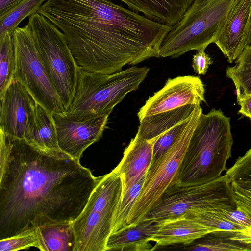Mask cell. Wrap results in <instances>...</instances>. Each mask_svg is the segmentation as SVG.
I'll list each match as a JSON object with an SVG mask.
<instances>
[{
  "label": "cell",
  "mask_w": 251,
  "mask_h": 251,
  "mask_svg": "<svg viewBox=\"0 0 251 251\" xmlns=\"http://www.w3.org/2000/svg\"><path fill=\"white\" fill-rule=\"evenodd\" d=\"M101 177L63 151L35 148L0 130V240L73 222Z\"/></svg>",
  "instance_id": "obj_1"
},
{
  "label": "cell",
  "mask_w": 251,
  "mask_h": 251,
  "mask_svg": "<svg viewBox=\"0 0 251 251\" xmlns=\"http://www.w3.org/2000/svg\"><path fill=\"white\" fill-rule=\"evenodd\" d=\"M37 12L63 33L80 69L102 74L160 57L172 26L109 0H47Z\"/></svg>",
  "instance_id": "obj_2"
},
{
  "label": "cell",
  "mask_w": 251,
  "mask_h": 251,
  "mask_svg": "<svg viewBox=\"0 0 251 251\" xmlns=\"http://www.w3.org/2000/svg\"><path fill=\"white\" fill-rule=\"evenodd\" d=\"M230 118L221 109L201 114L194 130L176 183L206 182L226 169L233 138Z\"/></svg>",
  "instance_id": "obj_3"
},
{
  "label": "cell",
  "mask_w": 251,
  "mask_h": 251,
  "mask_svg": "<svg viewBox=\"0 0 251 251\" xmlns=\"http://www.w3.org/2000/svg\"><path fill=\"white\" fill-rule=\"evenodd\" d=\"M149 70L146 66H133L102 74L80 69L74 97L66 115L78 119L109 115L128 93L139 88Z\"/></svg>",
  "instance_id": "obj_4"
},
{
  "label": "cell",
  "mask_w": 251,
  "mask_h": 251,
  "mask_svg": "<svg viewBox=\"0 0 251 251\" xmlns=\"http://www.w3.org/2000/svg\"><path fill=\"white\" fill-rule=\"evenodd\" d=\"M118 166L101 176L78 217L72 222L73 251H106L114 217L123 195Z\"/></svg>",
  "instance_id": "obj_5"
},
{
  "label": "cell",
  "mask_w": 251,
  "mask_h": 251,
  "mask_svg": "<svg viewBox=\"0 0 251 251\" xmlns=\"http://www.w3.org/2000/svg\"><path fill=\"white\" fill-rule=\"evenodd\" d=\"M235 0H194L164 38L160 57L176 58L215 43Z\"/></svg>",
  "instance_id": "obj_6"
},
{
  "label": "cell",
  "mask_w": 251,
  "mask_h": 251,
  "mask_svg": "<svg viewBox=\"0 0 251 251\" xmlns=\"http://www.w3.org/2000/svg\"><path fill=\"white\" fill-rule=\"evenodd\" d=\"M27 25L66 112L74 97L80 68L64 35L50 21L37 12L29 16Z\"/></svg>",
  "instance_id": "obj_7"
},
{
  "label": "cell",
  "mask_w": 251,
  "mask_h": 251,
  "mask_svg": "<svg viewBox=\"0 0 251 251\" xmlns=\"http://www.w3.org/2000/svg\"><path fill=\"white\" fill-rule=\"evenodd\" d=\"M196 208L222 212L237 208L231 184L226 175L206 182L174 183L140 222H156Z\"/></svg>",
  "instance_id": "obj_8"
},
{
  "label": "cell",
  "mask_w": 251,
  "mask_h": 251,
  "mask_svg": "<svg viewBox=\"0 0 251 251\" xmlns=\"http://www.w3.org/2000/svg\"><path fill=\"white\" fill-rule=\"evenodd\" d=\"M202 113L200 105H198L172 146L152 160L125 226L140 223L165 192L176 182L190 140Z\"/></svg>",
  "instance_id": "obj_9"
},
{
  "label": "cell",
  "mask_w": 251,
  "mask_h": 251,
  "mask_svg": "<svg viewBox=\"0 0 251 251\" xmlns=\"http://www.w3.org/2000/svg\"><path fill=\"white\" fill-rule=\"evenodd\" d=\"M16 56L15 79L35 101L52 114L66 110L42 62L27 25L12 33Z\"/></svg>",
  "instance_id": "obj_10"
},
{
  "label": "cell",
  "mask_w": 251,
  "mask_h": 251,
  "mask_svg": "<svg viewBox=\"0 0 251 251\" xmlns=\"http://www.w3.org/2000/svg\"><path fill=\"white\" fill-rule=\"evenodd\" d=\"M204 93V85L198 76L169 78L163 88L150 97L139 109V120L185 105L200 104L205 102Z\"/></svg>",
  "instance_id": "obj_11"
},
{
  "label": "cell",
  "mask_w": 251,
  "mask_h": 251,
  "mask_svg": "<svg viewBox=\"0 0 251 251\" xmlns=\"http://www.w3.org/2000/svg\"><path fill=\"white\" fill-rule=\"evenodd\" d=\"M61 150L79 160L84 151L98 141L106 127L109 115L78 119L65 114H53Z\"/></svg>",
  "instance_id": "obj_12"
},
{
  "label": "cell",
  "mask_w": 251,
  "mask_h": 251,
  "mask_svg": "<svg viewBox=\"0 0 251 251\" xmlns=\"http://www.w3.org/2000/svg\"><path fill=\"white\" fill-rule=\"evenodd\" d=\"M0 99V130L10 137L24 139L36 101L16 79L13 81Z\"/></svg>",
  "instance_id": "obj_13"
},
{
  "label": "cell",
  "mask_w": 251,
  "mask_h": 251,
  "mask_svg": "<svg viewBox=\"0 0 251 251\" xmlns=\"http://www.w3.org/2000/svg\"><path fill=\"white\" fill-rule=\"evenodd\" d=\"M251 15V0H235L215 44L229 63L240 55L246 46Z\"/></svg>",
  "instance_id": "obj_14"
},
{
  "label": "cell",
  "mask_w": 251,
  "mask_h": 251,
  "mask_svg": "<svg viewBox=\"0 0 251 251\" xmlns=\"http://www.w3.org/2000/svg\"><path fill=\"white\" fill-rule=\"evenodd\" d=\"M157 228L151 238L154 250L159 247L190 245L216 228L205 226L189 217L186 213L161 219L156 222Z\"/></svg>",
  "instance_id": "obj_15"
},
{
  "label": "cell",
  "mask_w": 251,
  "mask_h": 251,
  "mask_svg": "<svg viewBox=\"0 0 251 251\" xmlns=\"http://www.w3.org/2000/svg\"><path fill=\"white\" fill-rule=\"evenodd\" d=\"M152 159V142L136 134L125 148L117 165L123 180V195L146 176Z\"/></svg>",
  "instance_id": "obj_16"
},
{
  "label": "cell",
  "mask_w": 251,
  "mask_h": 251,
  "mask_svg": "<svg viewBox=\"0 0 251 251\" xmlns=\"http://www.w3.org/2000/svg\"><path fill=\"white\" fill-rule=\"evenodd\" d=\"M132 11L157 23L173 25L183 17L194 0H120Z\"/></svg>",
  "instance_id": "obj_17"
},
{
  "label": "cell",
  "mask_w": 251,
  "mask_h": 251,
  "mask_svg": "<svg viewBox=\"0 0 251 251\" xmlns=\"http://www.w3.org/2000/svg\"><path fill=\"white\" fill-rule=\"evenodd\" d=\"M157 228L155 222L149 221L126 226L110 234L106 251H153L150 242Z\"/></svg>",
  "instance_id": "obj_18"
},
{
  "label": "cell",
  "mask_w": 251,
  "mask_h": 251,
  "mask_svg": "<svg viewBox=\"0 0 251 251\" xmlns=\"http://www.w3.org/2000/svg\"><path fill=\"white\" fill-rule=\"evenodd\" d=\"M23 139L33 147L43 151H62L58 145L53 114L37 102Z\"/></svg>",
  "instance_id": "obj_19"
},
{
  "label": "cell",
  "mask_w": 251,
  "mask_h": 251,
  "mask_svg": "<svg viewBox=\"0 0 251 251\" xmlns=\"http://www.w3.org/2000/svg\"><path fill=\"white\" fill-rule=\"evenodd\" d=\"M198 105L200 104H189L147 117L140 121L136 134L145 139L152 140L189 118Z\"/></svg>",
  "instance_id": "obj_20"
},
{
  "label": "cell",
  "mask_w": 251,
  "mask_h": 251,
  "mask_svg": "<svg viewBox=\"0 0 251 251\" xmlns=\"http://www.w3.org/2000/svg\"><path fill=\"white\" fill-rule=\"evenodd\" d=\"M38 249L42 251H73L75 235L72 222L46 224L36 228Z\"/></svg>",
  "instance_id": "obj_21"
},
{
  "label": "cell",
  "mask_w": 251,
  "mask_h": 251,
  "mask_svg": "<svg viewBox=\"0 0 251 251\" xmlns=\"http://www.w3.org/2000/svg\"><path fill=\"white\" fill-rule=\"evenodd\" d=\"M237 232L223 230L211 232L186 245L185 250L191 251H251V244L236 239Z\"/></svg>",
  "instance_id": "obj_22"
},
{
  "label": "cell",
  "mask_w": 251,
  "mask_h": 251,
  "mask_svg": "<svg viewBox=\"0 0 251 251\" xmlns=\"http://www.w3.org/2000/svg\"><path fill=\"white\" fill-rule=\"evenodd\" d=\"M236 60L235 66L227 68L226 75L234 83L238 102L251 95V46H246Z\"/></svg>",
  "instance_id": "obj_23"
},
{
  "label": "cell",
  "mask_w": 251,
  "mask_h": 251,
  "mask_svg": "<svg viewBox=\"0 0 251 251\" xmlns=\"http://www.w3.org/2000/svg\"><path fill=\"white\" fill-rule=\"evenodd\" d=\"M16 56L12 34L0 37V97L15 79Z\"/></svg>",
  "instance_id": "obj_24"
},
{
  "label": "cell",
  "mask_w": 251,
  "mask_h": 251,
  "mask_svg": "<svg viewBox=\"0 0 251 251\" xmlns=\"http://www.w3.org/2000/svg\"><path fill=\"white\" fill-rule=\"evenodd\" d=\"M47 0H24L5 16L0 19V37L12 34L25 18L37 13Z\"/></svg>",
  "instance_id": "obj_25"
},
{
  "label": "cell",
  "mask_w": 251,
  "mask_h": 251,
  "mask_svg": "<svg viewBox=\"0 0 251 251\" xmlns=\"http://www.w3.org/2000/svg\"><path fill=\"white\" fill-rule=\"evenodd\" d=\"M145 178L146 176L138 180L123 195L114 217L111 233L126 226L128 216L140 193Z\"/></svg>",
  "instance_id": "obj_26"
},
{
  "label": "cell",
  "mask_w": 251,
  "mask_h": 251,
  "mask_svg": "<svg viewBox=\"0 0 251 251\" xmlns=\"http://www.w3.org/2000/svg\"><path fill=\"white\" fill-rule=\"evenodd\" d=\"M225 175L230 183L241 186L251 185V148L236 160Z\"/></svg>",
  "instance_id": "obj_27"
},
{
  "label": "cell",
  "mask_w": 251,
  "mask_h": 251,
  "mask_svg": "<svg viewBox=\"0 0 251 251\" xmlns=\"http://www.w3.org/2000/svg\"><path fill=\"white\" fill-rule=\"evenodd\" d=\"M38 237L36 229L0 241V251H14L31 247L38 248Z\"/></svg>",
  "instance_id": "obj_28"
},
{
  "label": "cell",
  "mask_w": 251,
  "mask_h": 251,
  "mask_svg": "<svg viewBox=\"0 0 251 251\" xmlns=\"http://www.w3.org/2000/svg\"><path fill=\"white\" fill-rule=\"evenodd\" d=\"M187 119L151 140L153 143L152 160L159 157L172 146L184 127Z\"/></svg>",
  "instance_id": "obj_29"
},
{
  "label": "cell",
  "mask_w": 251,
  "mask_h": 251,
  "mask_svg": "<svg viewBox=\"0 0 251 251\" xmlns=\"http://www.w3.org/2000/svg\"><path fill=\"white\" fill-rule=\"evenodd\" d=\"M237 208L251 217V185L241 186L231 183Z\"/></svg>",
  "instance_id": "obj_30"
},
{
  "label": "cell",
  "mask_w": 251,
  "mask_h": 251,
  "mask_svg": "<svg viewBox=\"0 0 251 251\" xmlns=\"http://www.w3.org/2000/svg\"><path fill=\"white\" fill-rule=\"evenodd\" d=\"M212 63L211 57L205 52V50H198L193 55L192 66L196 73L204 75Z\"/></svg>",
  "instance_id": "obj_31"
},
{
  "label": "cell",
  "mask_w": 251,
  "mask_h": 251,
  "mask_svg": "<svg viewBox=\"0 0 251 251\" xmlns=\"http://www.w3.org/2000/svg\"><path fill=\"white\" fill-rule=\"evenodd\" d=\"M227 217L232 222L239 225L244 228L251 226V217L238 208L229 212Z\"/></svg>",
  "instance_id": "obj_32"
},
{
  "label": "cell",
  "mask_w": 251,
  "mask_h": 251,
  "mask_svg": "<svg viewBox=\"0 0 251 251\" xmlns=\"http://www.w3.org/2000/svg\"><path fill=\"white\" fill-rule=\"evenodd\" d=\"M24 0H0V19L3 18Z\"/></svg>",
  "instance_id": "obj_33"
},
{
  "label": "cell",
  "mask_w": 251,
  "mask_h": 251,
  "mask_svg": "<svg viewBox=\"0 0 251 251\" xmlns=\"http://www.w3.org/2000/svg\"><path fill=\"white\" fill-rule=\"evenodd\" d=\"M237 103L240 106L239 113L251 119V95Z\"/></svg>",
  "instance_id": "obj_34"
},
{
  "label": "cell",
  "mask_w": 251,
  "mask_h": 251,
  "mask_svg": "<svg viewBox=\"0 0 251 251\" xmlns=\"http://www.w3.org/2000/svg\"><path fill=\"white\" fill-rule=\"evenodd\" d=\"M237 240L251 244V226L244 228L237 232Z\"/></svg>",
  "instance_id": "obj_35"
},
{
  "label": "cell",
  "mask_w": 251,
  "mask_h": 251,
  "mask_svg": "<svg viewBox=\"0 0 251 251\" xmlns=\"http://www.w3.org/2000/svg\"><path fill=\"white\" fill-rule=\"evenodd\" d=\"M246 46H251V15L247 33Z\"/></svg>",
  "instance_id": "obj_36"
}]
</instances>
